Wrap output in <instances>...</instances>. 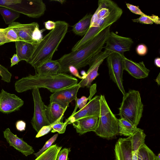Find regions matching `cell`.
<instances>
[{"label":"cell","instance_id":"6da1fadb","mask_svg":"<svg viewBox=\"0 0 160 160\" xmlns=\"http://www.w3.org/2000/svg\"><path fill=\"white\" fill-rule=\"evenodd\" d=\"M111 26L100 32L80 49L65 54L57 61L59 62L61 72H68L72 66L80 69L88 65L90 59L102 51L110 32Z\"/></svg>","mask_w":160,"mask_h":160},{"label":"cell","instance_id":"7a4b0ae2","mask_svg":"<svg viewBox=\"0 0 160 160\" xmlns=\"http://www.w3.org/2000/svg\"><path fill=\"white\" fill-rule=\"evenodd\" d=\"M78 80L74 77L66 73H61L54 75L39 74H29L17 81L14 84L16 91L21 93L35 88H45L54 93L63 88L78 84Z\"/></svg>","mask_w":160,"mask_h":160},{"label":"cell","instance_id":"3957f363","mask_svg":"<svg viewBox=\"0 0 160 160\" xmlns=\"http://www.w3.org/2000/svg\"><path fill=\"white\" fill-rule=\"evenodd\" d=\"M55 22V28L36 45L32 54L27 62L35 69L44 63L52 60L54 53L67 32L68 24L67 22L61 21Z\"/></svg>","mask_w":160,"mask_h":160},{"label":"cell","instance_id":"277c9868","mask_svg":"<svg viewBox=\"0 0 160 160\" xmlns=\"http://www.w3.org/2000/svg\"><path fill=\"white\" fill-rule=\"evenodd\" d=\"M143 110V105L139 92L129 89L123 95L118 115L120 118H123L137 127L142 116Z\"/></svg>","mask_w":160,"mask_h":160},{"label":"cell","instance_id":"5b68a950","mask_svg":"<svg viewBox=\"0 0 160 160\" xmlns=\"http://www.w3.org/2000/svg\"><path fill=\"white\" fill-rule=\"evenodd\" d=\"M100 103L98 125L94 132L101 138H112L118 134V119L111 110L104 95L100 96Z\"/></svg>","mask_w":160,"mask_h":160},{"label":"cell","instance_id":"8992f818","mask_svg":"<svg viewBox=\"0 0 160 160\" xmlns=\"http://www.w3.org/2000/svg\"><path fill=\"white\" fill-rule=\"evenodd\" d=\"M32 18H38L43 15L46 6L42 0H21L20 2L5 7Z\"/></svg>","mask_w":160,"mask_h":160},{"label":"cell","instance_id":"52a82bcc","mask_svg":"<svg viewBox=\"0 0 160 160\" xmlns=\"http://www.w3.org/2000/svg\"><path fill=\"white\" fill-rule=\"evenodd\" d=\"M124 56L114 52L110 54L106 58L110 78L115 83L123 95L126 93L123 85L122 79L124 70L123 65Z\"/></svg>","mask_w":160,"mask_h":160},{"label":"cell","instance_id":"ba28073f","mask_svg":"<svg viewBox=\"0 0 160 160\" xmlns=\"http://www.w3.org/2000/svg\"><path fill=\"white\" fill-rule=\"evenodd\" d=\"M98 8L92 15L90 27L97 22L105 19L120 18L123 11L115 2L111 0H99Z\"/></svg>","mask_w":160,"mask_h":160},{"label":"cell","instance_id":"9c48e42d","mask_svg":"<svg viewBox=\"0 0 160 160\" xmlns=\"http://www.w3.org/2000/svg\"><path fill=\"white\" fill-rule=\"evenodd\" d=\"M32 95L34 104V112L31 123L33 128L38 132L43 126L50 125L45 113L47 106L42 100L39 88L32 89Z\"/></svg>","mask_w":160,"mask_h":160},{"label":"cell","instance_id":"30bf717a","mask_svg":"<svg viewBox=\"0 0 160 160\" xmlns=\"http://www.w3.org/2000/svg\"><path fill=\"white\" fill-rule=\"evenodd\" d=\"M112 52L106 50L101 51L90 60L88 65L89 68L86 73L85 78L78 83L80 88H90L92 81L99 75L98 71L100 65L104 59Z\"/></svg>","mask_w":160,"mask_h":160},{"label":"cell","instance_id":"8fae6325","mask_svg":"<svg viewBox=\"0 0 160 160\" xmlns=\"http://www.w3.org/2000/svg\"><path fill=\"white\" fill-rule=\"evenodd\" d=\"M133 42L132 39L130 38L122 37L111 32L104 48L105 50L124 56L125 52L130 50Z\"/></svg>","mask_w":160,"mask_h":160},{"label":"cell","instance_id":"7c38bea8","mask_svg":"<svg viewBox=\"0 0 160 160\" xmlns=\"http://www.w3.org/2000/svg\"><path fill=\"white\" fill-rule=\"evenodd\" d=\"M80 88L78 84L56 91L50 97V102H54L67 109L69 104L76 100L78 91Z\"/></svg>","mask_w":160,"mask_h":160},{"label":"cell","instance_id":"4fadbf2b","mask_svg":"<svg viewBox=\"0 0 160 160\" xmlns=\"http://www.w3.org/2000/svg\"><path fill=\"white\" fill-rule=\"evenodd\" d=\"M24 102L14 94H11L2 89L0 92V112L8 114L19 110Z\"/></svg>","mask_w":160,"mask_h":160},{"label":"cell","instance_id":"5bb4252c","mask_svg":"<svg viewBox=\"0 0 160 160\" xmlns=\"http://www.w3.org/2000/svg\"><path fill=\"white\" fill-rule=\"evenodd\" d=\"M100 110V96H96L89 100L82 109L72 114L66 121L68 124L80 118L88 117H99Z\"/></svg>","mask_w":160,"mask_h":160},{"label":"cell","instance_id":"9a60e30c","mask_svg":"<svg viewBox=\"0 0 160 160\" xmlns=\"http://www.w3.org/2000/svg\"><path fill=\"white\" fill-rule=\"evenodd\" d=\"M3 132L4 137L10 146L13 147L24 155L27 156L34 152L32 146L24 141L22 138L14 134L9 128H6Z\"/></svg>","mask_w":160,"mask_h":160},{"label":"cell","instance_id":"2e32d148","mask_svg":"<svg viewBox=\"0 0 160 160\" xmlns=\"http://www.w3.org/2000/svg\"><path fill=\"white\" fill-rule=\"evenodd\" d=\"M123 65L124 70L136 79H140L148 77L150 72L143 61L135 62L125 56L123 58Z\"/></svg>","mask_w":160,"mask_h":160},{"label":"cell","instance_id":"e0dca14e","mask_svg":"<svg viewBox=\"0 0 160 160\" xmlns=\"http://www.w3.org/2000/svg\"><path fill=\"white\" fill-rule=\"evenodd\" d=\"M17 34L20 41H24L36 45L32 38V35L36 27L38 25L37 22L23 24L13 22L9 24Z\"/></svg>","mask_w":160,"mask_h":160},{"label":"cell","instance_id":"ac0fdd59","mask_svg":"<svg viewBox=\"0 0 160 160\" xmlns=\"http://www.w3.org/2000/svg\"><path fill=\"white\" fill-rule=\"evenodd\" d=\"M99 117H86L78 119L72 123L76 132L80 135L88 132H95L98 123Z\"/></svg>","mask_w":160,"mask_h":160},{"label":"cell","instance_id":"d6986e66","mask_svg":"<svg viewBox=\"0 0 160 160\" xmlns=\"http://www.w3.org/2000/svg\"><path fill=\"white\" fill-rule=\"evenodd\" d=\"M114 151L116 160H132L131 142L128 138L118 139Z\"/></svg>","mask_w":160,"mask_h":160},{"label":"cell","instance_id":"ffe728a7","mask_svg":"<svg viewBox=\"0 0 160 160\" xmlns=\"http://www.w3.org/2000/svg\"><path fill=\"white\" fill-rule=\"evenodd\" d=\"M16 54L20 61H28L32 54L36 45L26 42L18 41L15 42Z\"/></svg>","mask_w":160,"mask_h":160},{"label":"cell","instance_id":"44dd1931","mask_svg":"<svg viewBox=\"0 0 160 160\" xmlns=\"http://www.w3.org/2000/svg\"><path fill=\"white\" fill-rule=\"evenodd\" d=\"M66 110L57 103L50 102L45 111L46 118L50 124H53L63 116Z\"/></svg>","mask_w":160,"mask_h":160},{"label":"cell","instance_id":"7402d4cb","mask_svg":"<svg viewBox=\"0 0 160 160\" xmlns=\"http://www.w3.org/2000/svg\"><path fill=\"white\" fill-rule=\"evenodd\" d=\"M35 70L37 73L45 75H54L62 73L60 64L57 60L48 61Z\"/></svg>","mask_w":160,"mask_h":160},{"label":"cell","instance_id":"603a6c76","mask_svg":"<svg viewBox=\"0 0 160 160\" xmlns=\"http://www.w3.org/2000/svg\"><path fill=\"white\" fill-rule=\"evenodd\" d=\"M146 137L143 130L138 128L132 135L128 137L131 141L132 153H138L139 148L145 143Z\"/></svg>","mask_w":160,"mask_h":160},{"label":"cell","instance_id":"cb8c5ba5","mask_svg":"<svg viewBox=\"0 0 160 160\" xmlns=\"http://www.w3.org/2000/svg\"><path fill=\"white\" fill-rule=\"evenodd\" d=\"M92 15L87 14L79 22L72 26V31L77 35L84 36L89 29Z\"/></svg>","mask_w":160,"mask_h":160},{"label":"cell","instance_id":"d4e9b609","mask_svg":"<svg viewBox=\"0 0 160 160\" xmlns=\"http://www.w3.org/2000/svg\"><path fill=\"white\" fill-rule=\"evenodd\" d=\"M118 134L128 137L132 135L138 128L123 118L118 119Z\"/></svg>","mask_w":160,"mask_h":160},{"label":"cell","instance_id":"484cf974","mask_svg":"<svg viewBox=\"0 0 160 160\" xmlns=\"http://www.w3.org/2000/svg\"><path fill=\"white\" fill-rule=\"evenodd\" d=\"M62 147H59L56 145L51 146L35 160H56L59 152Z\"/></svg>","mask_w":160,"mask_h":160},{"label":"cell","instance_id":"4316f807","mask_svg":"<svg viewBox=\"0 0 160 160\" xmlns=\"http://www.w3.org/2000/svg\"><path fill=\"white\" fill-rule=\"evenodd\" d=\"M0 13L6 24H10L20 16V13L13 10L0 7Z\"/></svg>","mask_w":160,"mask_h":160},{"label":"cell","instance_id":"83f0119b","mask_svg":"<svg viewBox=\"0 0 160 160\" xmlns=\"http://www.w3.org/2000/svg\"><path fill=\"white\" fill-rule=\"evenodd\" d=\"M132 21L135 22L147 24H152L154 23L159 24L160 23L159 18L158 16L154 15L141 16L138 18L132 19Z\"/></svg>","mask_w":160,"mask_h":160},{"label":"cell","instance_id":"f1b7e54d","mask_svg":"<svg viewBox=\"0 0 160 160\" xmlns=\"http://www.w3.org/2000/svg\"><path fill=\"white\" fill-rule=\"evenodd\" d=\"M138 154L141 156L142 160H155V155L145 143L139 148Z\"/></svg>","mask_w":160,"mask_h":160},{"label":"cell","instance_id":"f546056e","mask_svg":"<svg viewBox=\"0 0 160 160\" xmlns=\"http://www.w3.org/2000/svg\"><path fill=\"white\" fill-rule=\"evenodd\" d=\"M63 116L61 117L56 122L51 124L52 130V132H58L59 133H64L66 130L67 125L68 124V122L65 121L64 122H63L62 120Z\"/></svg>","mask_w":160,"mask_h":160},{"label":"cell","instance_id":"4dcf8cb0","mask_svg":"<svg viewBox=\"0 0 160 160\" xmlns=\"http://www.w3.org/2000/svg\"><path fill=\"white\" fill-rule=\"evenodd\" d=\"M3 32L8 43L20 41L17 34L9 25L7 28H4Z\"/></svg>","mask_w":160,"mask_h":160},{"label":"cell","instance_id":"1f68e13d","mask_svg":"<svg viewBox=\"0 0 160 160\" xmlns=\"http://www.w3.org/2000/svg\"><path fill=\"white\" fill-rule=\"evenodd\" d=\"M46 30V29H40L39 25L36 27L32 35V39L35 44H38L42 40L43 38L42 33Z\"/></svg>","mask_w":160,"mask_h":160},{"label":"cell","instance_id":"d6a6232c","mask_svg":"<svg viewBox=\"0 0 160 160\" xmlns=\"http://www.w3.org/2000/svg\"><path fill=\"white\" fill-rule=\"evenodd\" d=\"M58 135V134L57 133L53 135L46 142L44 146L38 152L36 153H34V154L35 157H36V158L38 157L45 150L51 147L52 143L54 142L56 140Z\"/></svg>","mask_w":160,"mask_h":160},{"label":"cell","instance_id":"836d02e7","mask_svg":"<svg viewBox=\"0 0 160 160\" xmlns=\"http://www.w3.org/2000/svg\"><path fill=\"white\" fill-rule=\"evenodd\" d=\"M12 75L7 68L0 64V76L1 77L2 80L9 83L11 82Z\"/></svg>","mask_w":160,"mask_h":160},{"label":"cell","instance_id":"e575fe53","mask_svg":"<svg viewBox=\"0 0 160 160\" xmlns=\"http://www.w3.org/2000/svg\"><path fill=\"white\" fill-rule=\"evenodd\" d=\"M89 100L88 98H87L85 96H83L80 98H77L75 100L76 106L75 109L72 114L76 112V111L78 107L79 110L83 108L87 104L88 100Z\"/></svg>","mask_w":160,"mask_h":160},{"label":"cell","instance_id":"d590c367","mask_svg":"<svg viewBox=\"0 0 160 160\" xmlns=\"http://www.w3.org/2000/svg\"><path fill=\"white\" fill-rule=\"evenodd\" d=\"M70 148H65L59 152L56 160H68V156L70 151Z\"/></svg>","mask_w":160,"mask_h":160},{"label":"cell","instance_id":"8d00e7d4","mask_svg":"<svg viewBox=\"0 0 160 160\" xmlns=\"http://www.w3.org/2000/svg\"><path fill=\"white\" fill-rule=\"evenodd\" d=\"M126 5L127 8L132 13L136 14L141 16H145L146 15L139 8V7L136 6L128 3H126Z\"/></svg>","mask_w":160,"mask_h":160},{"label":"cell","instance_id":"74e56055","mask_svg":"<svg viewBox=\"0 0 160 160\" xmlns=\"http://www.w3.org/2000/svg\"><path fill=\"white\" fill-rule=\"evenodd\" d=\"M136 50L137 54L141 56L145 55L148 52L147 47L144 44H138L136 47Z\"/></svg>","mask_w":160,"mask_h":160},{"label":"cell","instance_id":"f35d334b","mask_svg":"<svg viewBox=\"0 0 160 160\" xmlns=\"http://www.w3.org/2000/svg\"><path fill=\"white\" fill-rule=\"evenodd\" d=\"M52 129L51 124L42 127L38 132L36 138H38L47 134Z\"/></svg>","mask_w":160,"mask_h":160},{"label":"cell","instance_id":"ab89813d","mask_svg":"<svg viewBox=\"0 0 160 160\" xmlns=\"http://www.w3.org/2000/svg\"><path fill=\"white\" fill-rule=\"evenodd\" d=\"M21 0H0V7H5L20 2Z\"/></svg>","mask_w":160,"mask_h":160},{"label":"cell","instance_id":"60d3db41","mask_svg":"<svg viewBox=\"0 0 160 160\" xmlns=\"http://www.w3.org/2000/svg\"><path fill=\"white\" fill-rule=\"evenodd\" d=\"M16 127L17 129L20 132H22L25 130L26 123L23 120L18 121L16 123Z\"/></svg>","mask_w":160,"mask_h":160},{"label":"cell","instance_id":"b9f144b4","mask_svg":"<svg viewBox=\"0 0 160 160\" xmlns=\"http://www.w3.org/2000/svg\"><path fill=\"white\" fill-rule=\"evenodd\" d=\"M68 72L78 78L82 80L83 79L82 76L79 75L78 69L74 66H70L68 68Z\"/></svg>","mask_w":160,"mask_h":160},{"label":"cell","instance_id":"7bdbcfd3","mask_svg":"<svg viewBox=\"0 0 160 160\" xmlns=\"http://www.w3.org/2000/svg\"><path fill=\"white\" fill-rule=\"evenodd\" d=\"M44 25L46 29L52 30L55 28L56 23L55 22L48 20L45 22Z\"/></svg>","mask_w":160,"mask_h":160},{"label":"cell","instance_id":"ee69618b","mask_svg":"<svg viewBox=\"0 0 160 160\" xmlns=\"http://www.w3.org/2000/svg\"><path fill=\"white\" fill-rule=\"evenodd\" d=\"M20 61L18 57L16 54H14L11 59V65L10 67H12L16 64H18Z\"/></svg>","mask_w":160,"mask_h":160},{"label":"cell","instance_id":"f6af8a7d","mask_svg":"<svg viewBox=\"0 0 160 160\" xmlns=\"http://www.w3.org/2000/svg\"><path fill=\"white\" fill-rule=\"evenodd\" d=\"M3 30L4 28L2 30L0 31V46L8 43L3 32Z\"/></svg>","mask_w":160,"mask_h":160},{"label":"cell","instance_id":"bcb514c9","mask_svg":"<svg viewBox=\"0 0 160 160\" xmlns=\"http://www.w3.org/2000/svg\"><path fill=\"white\" fill-rule=\"evenodd\" d=\"M154 63L157 67H160V58L159 57H157L155 59Z\"/></svg>","mask_w":160,"mask_h":160},{"label":"cell","instance_id":"7dc6e473","mask_svg":"<svg viewBox=\"0 0 160 160\" xmlns=\"http://www.w3.org/2000/svg\"><path fill=\"white\" fill-rule=\"evenodd\" d=\"M160 73H159L158 76L156 78V79L155 80L156 82H157L159 86L160 85Z\"/></svg>","mask_w":160,"mask_h":160},{"label":"cell","instance_id":"c3c4849f","mask_svg":"<svg viewBox=\"0 0 160 160\" xmlns=\"http://www.w3.org/2000/svg\"><path fill=\"white\" fill-rule=\"evenodd\" d=\"M51 1H55V2H58L62 4V3H64L66 1V0H51Z\"/></svg>","mask_w":160,"mask_h":160},{"label":"cell","instance_id":"681fc988","mask_svg":"<svg viewBox=\"0 0 160 160\" xmlns=\"http://www.w3.org/2000/svg\"><path fill=\"white\" fill-rule=\"evenodd\" d=\"M155 160H160V153H159L158 156L155 155Z\"/></svg>","mask_w":160,"mask_h":160},{"label":"cell","instance_id":"f907efd6","mask_svg":"<svg viewBox=\"0 0 160 160\" xmlns=\"http://www.w3.org/2000/svg\"><path fill=\"white\" fill-rule=\"evenodd\" d=\"M138 160H142V159L140 156V155L138 153Z\"/></svg>","mask_w":160,"mask_h":160},{"label":"cell","instance_id":"816d5d0a","mask_svg":"<svg viewBox=\"0 0 160 160\" xmlns=\"http://www.w3.org/2000/svg\"><path fill=\"white\" fill-rule=\"evenodd\" d=\"M3 29V28H0V31H1Z\"/></svg>","mask_w":160,"mask_h":160}]
</instances>
